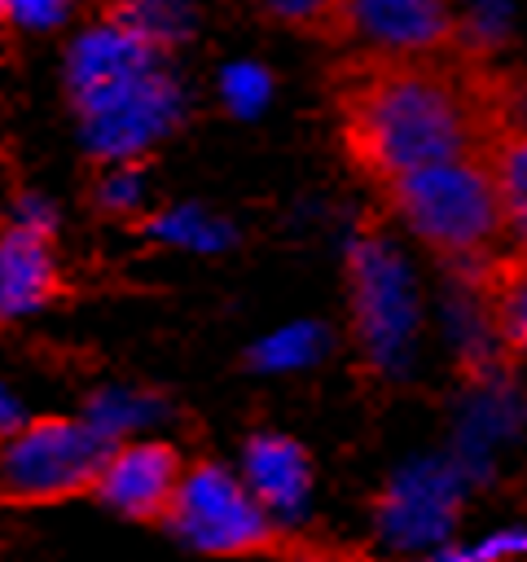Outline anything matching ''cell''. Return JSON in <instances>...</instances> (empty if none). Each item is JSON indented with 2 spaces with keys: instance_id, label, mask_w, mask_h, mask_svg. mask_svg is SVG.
Returning a JSON list of instances; mask_svg holds the SVG:
<instances>
[{
  "instance_id": "obj_4",
  "label": "cell",
  "mask_w": 527,
  "mask_h": 562,
  "mask_svg": "<svg viewBox=\"0 0 527 562\" xmlns=\"http://www.w3.org/2000/svg\"><path fill=\"white\" fill-rule=\"evenodd\" d=\"M171 536H180L189 549L206 558H268L290 562L307 536L277 522L272 509L220 461H189L180 492L162 522Z\"/></svg>"
},
{
  "instance_id": "obj_11",
  "label": "cell",
  "mask_w": 527,
  "mask_h": 562,
  "mask_svg": "<svg viewBox=\"0 0 527 562\" xmlns=\"http://www.w3.org/2000/svg\"><path fill=\"white\" fill-rule=\"evenodd\" d=\"M264 13L316 44H351L356 40V18H351V0H259Z\"/></svg>"
},
{
  "instance_id": "obj_9",
  "label": "cell",
  "mask_w": 527,
  "mask_h": 562,
  "mask_svg": "<svg viewBox=\"0 0 527 562\" xmlns=\"http://www.w3.org/2000/svg\"><path fill=\"white\" fill-rule=\"evenodd\" d=\"M483 325L509 360H527V259L501 250L483 268L470 272Z\"/></svg>"
},
{
  "instance_id": "obj_7",
  "label": "cell",
  "mask_w": 527,
  "mask_h": 562,
  "mask_svg": "<svg viewBox=\"0 0 527 562\" xmlns=\"http://www.w3.org/2000/svg\"><path fill=\"white\" fill-rule=\"evenodd\" d=\"M66 294L53 228L31 215H0V325L35 316Z\"/></svg>"
},
{
  "instance_id": "obj_5",
  "label": "cell",
  "mask_w": 527,
  "mask_h": 562,
  "mask_svg": "<svg viewBox=\"0 0 527 562\" xmlns=\"http://www.w3.org/2000/svg\"><path fill=\"white\" fill-rule=\"evenodd\" d=\"M351 18L365 48L417 57H483L452 0H351Z\"/></svg>"
},
{
  "instance_id": "obj_2",
  "label": "cell",
  "mask_w": 527,
  "mask_h": 562,
  "mask_svg": "<svg viewBox=\"0 0 527 562\" xmlns=\"http://www.w3.org/2000/svg\"><path fill=\"white\" fill-rule=\"evenodd\" d=\"M378 198L430 255L466 277L505 250L501 206L479 154L400 176L382 184Z\"/></svg>"
},
{
  "instance_id": "obj_6",
  "label": "cell",
  "mask_w": 527,
  "mask_h": 562,
  "mask_svg": "<svg viewBox=\"0 0 527 562\" xmlns=\"http://www.w3.org/2000/svg\"><path fill=\"white\" fill-rule=\"evenodd\" d=\"M184 470H189V457L167 439L114 443V452L92 487V501L110 505L114 514H123L141 527H162Z\"/></svg>"
},
{
  "instance_id": "obj_10",
  "label": "cell",
  "mask_w": 527,
  "mask_h": 562,
  "mask_svg": "<svg viewBox=\"0 0 527 562\" xmlns=\"http://www.w3.org/2000/svg\"><path fill=\"white\" fill-rule=\"evenodd\" d=\"M246 487L272 514H290L303 505L312 487V457L303 443L285 435H250L246 439Z\"/></svg>"
},
{
  "instance_id": "obj_12",
  "label": "cell",
  "mask_w": 527,
  "mask_h": 562,
  "mask_svg": "<svg viewBox=\"0 0 527 562\" xmlns=\"http://www.w3.org/2000/svg\"><path fill=\"white\" fill-rule=\"evenodd\" d=\"M9 9H13V22H35V26H44V22H57V18H61L66 0H9Z\"/></svg>"
},
{
  "instance_id": "obj_14",
  "label": "cell",
  "mask_w": 527,
  "mask_h": 562,
  "mask_svg": "<svg viewBox=\"0 0 527 562\" xmlns=\"http://www.w3.org/2000/svg\"><path fill=\"white\" fill-rule=\"evenodd\" d=\"M13 26V9H9V0H0V31H9Z\"/></svg>"
},
{
  "instance_id": "obj_13",
  "label": "cell",
  "mask_w": 527,
  "mask_h": 562,
  "mask_svg": "<svg viewBox=\"0 0 527 562\" xmlns=\"http://www.w3.org/2000/svg\"><path fill=\"white\" fill-rule=\"evenodd\" d=\"M18 422H22L18 404H13V400H9L4 391H0V430H9V426H18Z\"/></svg>"
},
{
  "instance_id": "obj_8",
  "label": "cell",
  "mask_w": 527,
  "mask_h": 562,
  "mask_svg": "<svg viewBox=\"0 0 527 562\" xmlns=\"http://www.w3.org/2000/svg\"><path fill=\"white\" fill-rule=\"evenodd\" d=\"M501 97V88H496ZM479 158L487 167L501 224H505V250L527 259V123L496 110V119L483 132Z\"/></svg>"
},
{
  "instance_id": "obj_3",
  "label": "cell",
  "mask_w": 527,
  "mask_h": 562,
  "mask_svg": "<svg viewBox=\"0 0 527 562\" xmlns=\"http://www.w3.org/2000/svg\"><path fill=\"white\" fill-rule=\"evenodd\" d=\"M114 439L83 417H22L0 430V509H48L92 496Z\"/></svg>"
},
{
  "instance_id": "obj_1",
  "label": "cell",
  "mask_w": 527,
  "mask_h": 562,
  "mask_svg": "<svg viewBox=\"0 0 527 562\" xmlns=\"http://www.w3.org/2000/svg\"><path fill=\"white\" fill-rule=\"evenodd\" d=\"M496 83L501 70L487 66V57H417L386 48H351L325 75L338 149L373 189L479 154L501 110Z\"/></svg>"
}]
</instances>
